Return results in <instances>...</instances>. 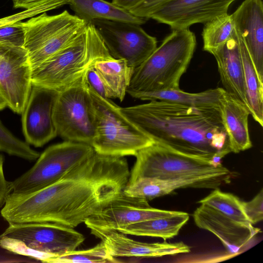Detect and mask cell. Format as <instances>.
<instances>
[{"label":"cell","instance_id":"obj_15","mask_svg":"<svg viewBox=\"0 0 263 263\" xmlns=\"http://www.w3.org/2000/svg\"><path fill=\"white\" fill-rule=\"evenodd\" d=\"M235 0H171L153 13L149 18L166 24L172 30L189 29L197 23L210 21L228 13Z\"/></svg>","mask_w":263,"mask_h":263},{"label":"cell","instance_id":"obj_31","mask_svg":"<svg viewBox=\"0 0 263 263\" xmlns=\"http://www.w3.org/2000/svg\"><path fill=\"white\" fill-rule=\"evenodd\" d=\"M242 208L246 216L252 224H256L263 219V190L250 201H241Z\"/></svg>","mask_w":263,"mask_h":263},{"label":"cell","instance_id":"obj_37","mask_svg":"<svg viewBox=\"0 0 263 263\" xmlns=\"http://www.w3.org/2000/svg\"><path fill=\"white\" fill-rule=\"evenodd\" d=\"M7 106L6 100L0 91V111Z\"/></svg>","mask_w":263,"mask_h":263},{"label":"cell","instance_id":"obj_36","mask_svg":"<svg viewBox=\"0 0 263 263\" xmlns=\"http://www.w3.org/2000/svg\"><path fill=\"white\" fill-rule=\"evenodd\" d=\"M144 0H112L111 2L119 7L128 11L138 6Z\"/></svg>","mask_w":263,"mask_h":263},{"label":"cell","instance_id":"obj_4","mask_svg":"<svg viewBox=\"0 0 263 263\" xmlns=\"http://www.w3.org/2000/svg\"><path fill=\"white\" fill-rule=\"evenodd\" d=\"M113 58L92 23L66 47L31 68L32 85L60 91L70 86L96 62Z\"/></svg>","mask_w":263,"mask_h":263},{"label":"cell","instance_id":"obj_23","mask_svg":"<svg viewBox=\"0 0 263 263\" xmlns=\"http://www.w3.org/2000/svg\"><path fill=\"white\" fill-rule=\"evenodd\" d=\"M225 90L221 87L198 92L190 93L180 89L149 92L127 91L133 98L142 100H160L189 106H220Z\"/></svg>","mask_w":263,"mask_h":263},{"label":"cell","instance_id":"obj_2","mask_svg":"<svg viewBox=\"0 0 263 263\" xmlns=\"http://www.w3.org/2000/svg\"><path fill=\"white\" fill-rule=\"evenodd\" d=\"M122 114L154 142L216 165L231 153L220 106H189L160 100L126 107Z\"/></svg>","mask_w":263,"mask_h":263},{"label":"cell","instance_id":"obj_1","mask_svg":"<svg viewBox=\"0 0 263 263\" xmlns=\"http://www.w3.org/2000/svg\"><path fill=\"white\" fill-rule=\"evenodd\" d=\"M129 175L124 157L95 152L53 184L11 193L1 216L9 224L57 223L74 228L120 194Z\"/></svg>","mask_w":263,"mask_h":263},{"label":"cell","instance_id":"obj_34","mask_svg":"<svg viewBox=\"0 0 263 263\" xmlns=\"http://www.w3.org/2000/svg\"><path fill=\"white\" fill-rule=\"evenodd\" d=\"M4 157L0 154V208L3 207L12 192L11 182L7 181L3 170Z\"/></svg>","mask_w":263,"mask_h":263},{"label":"cell","instance_id":"obj_3","mask_svg":"<svg viewBox=\"0 0 263 263\" xmlns=\"http://www.w3.org/2000/svg\"><path fill=\"white\" fill-rule=\"evenodd\" d=\"M189 29L173 30L151 54L134 70L127 91L149 92L179 89L196 48Z\"/></svg>","mask_w":263,"mask_h":263},{"label":"cell","instance_id":"obj_5","mask_svg":"<svg viewBox=\"0 0 263 263\" xmlns=\"http://www.w3.org/2000/svg\"><path fill=\"white\" fill-rule=\"evenodd\" d=\"M84 240L73 228L57 223L9 224L0 235V247L50 263L54 257L76 250Z\"/></svg>","mask_w":263,"mask_h":263},{"label":"cell","instance_id":"obj_30","mask_svg":"<svg viewBox=\"0 0 263 263\" xmlns=\"http://www.w3.org/2000/svg\"><path fill=\"white\" fill-rule=\"evenodd\" d=\"M0 151L29 161L36 160L40 154L14 136L0 120Z\"/></svg>","mask_w":263,"mask_h":263},{"label":"cell","instance_id":"obj_19","mask_svg":"<svg viewBox=\"0 0 263 263\" xmlns=\"http://www.w3.org/2000/svg\"><path fill=\"white\" fill-rule=\"evenodd\" d=\"M231 178L226 177L183 178L160 179L140 178L127 184L123 193L128 196L141 198L148 201L170 194L174 191L187 187L215 189L223 184L229 183Z\"/></svg>","mask_w":263,"mask_h":263},{"label":"cell","instance_id":"obj_8","mask_svg":"<svg viewBox=\"0 0 263 263\" xmlns=\"http://www.w3.org/2000/svg\"><path fill=\"white\" fill-rule=\"evenodd\" d=\"M21 24L25 32L23 47L28 53L32 68L68 45L87 23L65 10L53 15L44 12Z\"/></svg>","mask_w":263,"mask_h":263},{"label":"cell","instance_id":"obj_35","mask_svg":"<svg viewBox=\"0 0 263 263\" xmlns=\"http://www.w3.org/2000/svg\"><path fill=\"white\" fill-rule=\"evenodd\" d=\"M14 8H32L48 0H12Z\"/></svg>","mask_w":263,"mask_h":263},{"label":"cell","instance_id":"obj_10","mask_svg":"<svg viewBox=\"0 0 263 263\" xmlns=\"http://www.w3.org/2000/svg\"><path fill=\"white\" fill-rule=\"evenodd\" d=\"M89 144L65 141L47 148L28 171L11 182L13 194H26L60 180L67 172L94 153Z\"/></svg>","mask_w":263,"mask_h":263},{"label":"cell","instance_id":"obj_33","mask_svg":"<svg viewBox=\"0 0 263 263\" xmlns=\"http://www.w3.org/2000/svg\"><path fill=\"white\" fill-rule=\"evenodd\" d=\"M86 79L89 86L100 96L104 98L109 99L106 88L93 66L87 70Z\"/></svg>","mask_w":263,"mask_h":263},{"label":"cell","instance_id":"obj_13","mask_svg":"<svg viewBox=\"0 0 263 263\" xmlns=\"http://www.w3.org/2000/svg\"><path fill=\"white\" fill-rule=\"evenodd\" d=\"M178 212L154 208L148 200L128 196L122 192L84 223L89 229L117 230L137 222L171 216Z\"/></svg>","mask_w":263,"mask_h":263},{"label":"cell","instance_id":"obj_7","mask_svg":"<svg viewBox=\"0 0 263 263\" xmlns=\"http://www.w3.org/2000/svg\"><path fill=\"white\" fill-rule=\"evenodd\" d=\"M127 184L142 177L160 179L226 177L232 173L222 164L186 155L154 142L140 150L136 155Z\"/></svg>","mask_w":263,"mask_h":263},{"label":"cell","instance_id":"obj_9","mask_svg":"<svg viewBox=\"0 0 263 263\" xmlns=\"http://www.w3.org/2000/svg\"><path fill=\"white\" fill-rule=\"evenodd\" d=\"M86 72L73 84L59 91L53 118L57 135L65 141L91 145L96 119Z\"/></svg>","mask_w":263,"mask_h":263},{"label":"cell","instance_id":"obj_17","mask_svg":"<svg viewBox=\"0 0 263 263\" xmlns=\"http://www.w3.org/2000/svg\"><path fill=\"white\" fill-rule=\"evenodd\" d=\"M91 234L101 240L114 257H159L190 252V247L181 241L170 243L137 241L116 230L90 228Z\"/></svg>","mask_w":263,"mask_h":263},{"label":"cell","instance_id":"obj_29","mask_svg":"<svg viewBox=\"0 0 263 263\" xmlns=\"http://www.w3.org/2000/svg\"><path fill=\"white\" fill-rule=\"evenodd\" d=\"M120 262L112 256L101 241L90 249L71 251L54 257L50 263H116Z\"/></svg>","mask_w":263,"mask_h":263},{"label":"cell","instance_id":"obj_12","mask_svg":"<svg viewBox=\"0 0 263 263\" xmlns=\"http://www.w3.org/2000/svg\"><path fill=\"white\" fill-rule=\"evenodd\" d=\"M28 53L23 47L0 44V91L8 106L22 114L32 83Z\"/></svg>","mask_w":263,"mask_h":263},{"label":"cell","instance_id":"obj_18","mask_svg":"<svg viewBox=\"0 0 263 263\" xmlns=\"http://www.w3.org/2000/svg\"><path fill=\"white\" fill-rule=\"evenodd\" d=\"M235 31L241 36L263 83V3L244 0L232 14Z\"/></svg>","mask_w":263,"mask_h":263},{"label":"cell","instance_id":"obj_32","mask_svg":"<svg viewBox=\"0 0 263 263\" xmlns=\"http://www.w3.org/2000/svg\"><path fill=\"white\" fill-rule=\"evenodd\" d=\"M171 0H144L135 8L128 10L133 15L145 20L161 6Z\"/></svg>","mask_w":263,"mask_h":263},{"label":"cell","instance_id":"obj_25","mask_svg":"<svg viewBox=\"0 0 263 263\" xmlns=\"http://www.w3.org/2000/svg\"><path fill=\"white\" fill-rule=\"evenodd\" d=\"M189 217L188 213L179 211L171 216L135 223L116 230L126 235L159 237L166 240L177 236Z\"/></svg>","mask_w":263,"mask_h":263},{"label":"cell","instance_id":"obj_24","mask_svg":"<svg viewBox=\"0 0 263 263\" xmlns=\"http://www.w3.org/2000/svg\"><path fill=\"white\" fill-rule=\"evenodd\" d=\"M93 67L103 81L109 99L123 101L135 69L125 60L114 58L98 61Z\"/></svg>","mask_w":263,"mask_h":263},{"label":"cell","instance_id":"obj_20","mask_svg":"<svg viewBox=\"0 0 263 263\" xmlns=\"http://www.w3.org/2000/svg\"><path fill=\"white\" fill-rule=\"evenodd\" d=\"M210 53L215 58L223 89L250 111L246 97L243 65L235 32L233 37Z\"/></svg>","mask_w":263,"mask_h":263},{"label":"cell","instance_id":"obj_14","mask_svg":"<svg viewBox=\"0 0 263 263\" xmlns=\"http://www.w3.org/2000/svg\"><path fill=\"white\" fill-rule=\"evenodd\" d=\"M58 92L32 84L22 113L23 131L28 144L41 147L58 135L53 114Z\"/></svg>","mask_w":263,"mask_h":263},{"label":"cell","instance_id":"obj_6","mask_svg":"<svg viewBox=\"0 0 263 263\" xmlns=\"http://www.w3.org/2000/svg\"><path fill=\"white\" fill-rule=\"evenodd\" d=\"M94 106L96 128L91 146L100 155L135 156L154 143L152 139L128 119L121 107L110 99L100 96L88 85Z\"/></svg>","mask_w":263,"mask_h":263},{"label":"cell","instance_id":"obj_28","mask_svg":"<svg viewBox=\"0 0 263 263\" xmlns=\"http://www.w3.org/2000/svg\"><path fill=\"white\" fill-rule=\"evenodd\" d=\"M198 203L206 205L233 220L252 224L245 214L241 201L232 194L223 192L216 188Z\"/></svg>","mask_w":263,"mask_h":263},{"label":"cell","instance_id":"obj_21","mask_svg":"<svg viewBox=\"0 0 263 263\" xmlns=\"http://www.w3.org/2000/svg\"><path fill=\"white\" fill-rule=\"evenodd\" d=\"M220 110L231 152L238 153L251 148L248 108L225 91L220 100Z\"/></svg>","mask_w":263,"mask_h":263},{"label":"cell","instance_id":"obj_26","mask_svg":"<svg viewBox=\"0 0 263 263\" xmlns=\"http://www.w3.org/2000/svg\"><path fill=\"white\" fill-rule=\"evenodd\" d=\"M243 68L246 97L250 115L263 126V83L256 71L247 48L241 36L235 31Z\"/></svg>","mask_w":263,"mask_h":263},{"label":"cell","instance_id":"obj_11","mask_svg":"<svg viewBox=\"0 0 263 263\" xmlns=\"http://www.w3.org/2000/svg\"><path fill=\"white\" fill-rule=\"evenodd\" d=\"M96 28L110 55L125 60L136 69L155 50L157 41L140 25L109 20H95Z\"/></svg>","mask_w":263,"mask_h":263},{"label":"cell","instance_id":"obj_16","mask_svg":"<svg viewBox=\"0 0 263 263\" xmlns=\"http://www.w3.org/2000/svg\"><path fill=\"white\" fill-rule=\"evenodd\" d=\"M193 216L198 228L212 233L233 255L242 252L260 231L252 224L233 220L203 204L196 209Z\"/></svg>","mask_w":263,"mask_h":263},{"label":"cell","instance_id":"obj_22","mask_svg":"<svg viewBox=\"0 0 263 263\" xmlns=\"http://www.w3.org/2000/svg\"><path fill=\"white\" fill-rule=\"evenodd\" d=\"M75 15L87 23L95 20H109L144 24L146 20L136 17L129 11L105 0H67Z\"/></svg>","mask_w":263,"mask_h":263},{"label":"cell","instance_id":"obj_27","mask_svg":"<svg viewBox=\"0 0 263 263\" xmlns=\"http://www.w3.org/2000/svg\"><path fill=\"white\" fill-rule=\"evenodd\" d=\"M204 24L201 33L203 49L209 53L225 43L235 32L232 14H223Z\"/></svg>","mask_w":263,"mask_h":263}]
</instances>
